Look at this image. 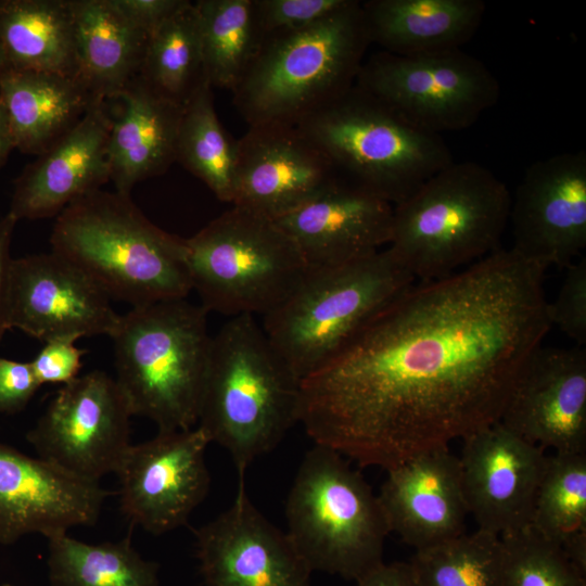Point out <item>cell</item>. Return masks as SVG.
I'll return each mask as SVG.
<instances>
[{"instance_id": "cell-1", "label": "cell", "mask_w": 586, "mask_h": 586, "mask_svg": "<svg viewBox=\"0 0 586 586\" xmlns=\"http://www.w3.org/2000/svg\"><path fill=\"white\" fill-rule=\"evenodd\" d=\"M546 269L498 249L410 284L301 382L308 436L386 471L499 421L552 327Z\"/></svg>"}, {"instance_id": "cell-2", "label": "cell", "mask_w": 586, "mask_h": 586, "mask_svg": "<svg viewBox=\"0 0 586 586\" xmlns=\"http://www.w3.org/2000/svg\"><path fill=\"white\" fill-rule=\"evenodd\" d=\"M301 380L254 316L231 317L212 336L196 426L230 455L239 482L300 422Z\"/></svg>"}, {"instance_id": "cell-3", "label": "cell", "mask_w": 586, "mask_h": 586, "mask_svg": "<svg viewBox=\"0 0 586 586\" xmlns=\"http://www.w3.org/2000/svg\"><path fill=\"white\" fill-rule=\"evenodd\" d=\"M50 243L111 300L132 307L192 291L186 239L149 220L130 194L97 189L81 195L56 216Z\"/></svg>"}, {"instance_id": "cell-4", "label": "cell", "mask_w": 586, "mask_h": 586, "mask_svg": "<svg viewBox=\"0 0 586 586\" xmlns=\"http://www.w3.org/2000/svg\"><path fill=\"white\" fill-rule=\"evenodd\" d=\"M371 44L361 1L306 27L263 37L232 90L233 104L251 126H295L352 88Z\"/></svg>"}, {"instance_id": "cell-5", "label": "cell", "mask_w": 586, "mask_h": 586, "mask_svg": "<svg viewBox=\"0 0 586 586\" xmlns=\"http://www.w3.org/2000/svg\"><path fill=\"white\" fill-rule=\"evenodd\" d=\"M511 196L485 166L454 161L393 206L386 249L415 282L451 275L500 249Z\"/></svg>"}, {"instance_id": "cell-6", "label": "cell", "mask_w": 586, "mask_h": 586, "mask_svg": "<svg viewBox=\"0 0 586 586\" xmlns=\"http://www.w3.org/2000/svg\"><path fill=\"white\" fill-rule=\"evenodd\" d=\"M207 311L176 298L132 307L111 335L116 382L133 416L158 431L198 423L212 335Z\"/></svg>"}, {"instance_id": "cell-7", "label": "cell", "mask_w": 586, "mask_h": 586, "mask_svg": "<svg viewBox=\"0 0 586 586\" xmlns=\"http://www.w3.org/2000/svg\"><path fill=\"white\" fill-rule=\"evenodd\" d=\"M295 126L344 180L393 206L454 162L442 136L415 127L357 85Z\"/></svg>"}, {"instance_id": "cell-8", "label": "cell", "mask_w": 586, "mask_h": 586, "mask_svg": "<svg viewBox=\"0 0 586 586\" xmlns=\"http://www.w3.org/2000/svg\"><path fill=\"white\" fill-rule=\"evenodd\" d=\"M285 532L314 571L358 581L383 561L390 534L377 494L341 454L316 445L285 504Z\"/></svg>"}, {"instance_id": "cell-9", "label": "cell", "mask_w": 586, "mask_h": 586, "mask_svg": "<svg viewBox=\"0 0 586 586\" xmlns=\"http://www.w3.org/2000/svg\"><path fill=\"white\" fill-rule=\"evenodd\" d=\"M413 282L387 249L349 263L308 269L288 298L263 316L262 327L302 382Z\"/></svg>"}, {"instance_id": "cell-10", "label": "cell", "mask_w": 586, "mask_h": 586, "mask_svg": "<svg viewBox=\"0 0 586 586\" xmlns=\"http://www.w3.org/2000/svg\"><path fill=\"white\" fill-rule=\"evenodd\" d=\"M186 243L192 290L207 313L265 316L308 270L295 242L273 219L233 205Z\"/></svg>"}, {"instance_id": "cell-11", "label": "cell", "mask_w": 586, "mask_h": 586, "mask_svg": "<svg viewBox=\"0 0 586 586\" xmlns=\"http://www.w3.org/2000/svg\"><path fill=\"white\" fill-rule=\"evenodd\" d=\"M355 85L415 127L440 136L471 127L500 94L492 71L462 49L421 55L381 50L364 61Z\"/></svg>"}, {"instance_id": "cell-12", "label": "cell", "mask_w": 586, "mask_h": 586, "mask_svg": "<svg viewBox=\"0 0 586 586\" xmlns=\"http://www.w3.org/2000/svg\"><path fill=\"white\" fill-rule=\"evenodd\" d=\"M131 416L116 380L94 370L64 384L26 438L38 457L100 482L115 472L131 445Z\"/></svg>"}, {"instance_id": "cell-13", "label": "cell", "mask_w": 586, "mask_h": 586, "mask_svg": "<svg viewBox=\"0 0 586 586\" xmlns=\"http://www.w3.org/2000/svg\"><path fill=\"white\" fill-rule=\"evenodd\" d=\"M208 444L198 426L131 444L114 472L127 519L153 535L186 525L209 489Z\"/></svg>"}, {"instance_id": "cell-14", "label": "cell", "mask_w": 586, "mask_h": 586, "mask_svg": "<svg viewBox=\"0 0 586 586\" xmlns=\"http://www.w3.org/2000/svg\"><path fill=\"white\" fill-rule=\"evenodd\" d=\"M120 315L81 269L50 252L12 258L7 323L46 342L113 334Z\"/></svg>"}, {"instance_id": "cell-15", "label": "cell", "mask_w": 586, "mask_h": 586, "mask_svg": "<svg viewBox=\"0 0 586 586\" xmlns=\"http://www.w3.org/2000/svg\"><path fill=\"white\" fill-rule=\"evenodd\" d=\"M512 249L548 268H566L586 247V153L531 164L511 196Z\"/></svg>"}, {"instance_id": "cell-16", "label": "cell", "mask_w": 586, "mask_h": 586, "mask_svg": "<svg viewBox=\"0 0 586 586\" xmlns=\"http://www.w3.org/2000/svg\"><path fill=\"white\" fill-rule=\"evenodd\" d=\"M194 538L205 586H310L311 570L288 534L253 505L244 481L232 505Z\"/></svg>"}, {"instance_id": "cell-17", "label": "cell", "mask_w": 586, "mask_h": 586, "mask_svg": "<svg viewBox=\"0 0 586 586\" xmlns=\"http://www.w3.org/2000/svg\"><path fill=\"white\" fill-rule=\"evenodd\" d=\"M462 442V487L477 528L501 538L525 530L547 461L545 450L499 421Z\"/></svg>"}, {"instance_id": "cell-18", "label": "cell", "mask_w": 586, "mask_h": 586, "mask_svg": "<svg viewBox=\"0 0 586 586\" xmlns=\"http://www.w3.org/2000/svg\"><path fill=\"white\" fill-rule=\"evenodd\" d=\"M341 179L296 126H251L237 140L232 205L276 220Z\"/></svg>"}, {"instance_id": "cell-19", "label": "cell", "mask_w": 586, "mask_h": 586, "mask_svg": "<svg viewBox=\"0 0 586 586\" xmlns=\"http://www.w3.org/2000/svg\"><path fill=\"white\" fill-rule=\"evenodd\" d=\"M499 422L544 450L586 453L585 348H536Z\"/></svg>"}, {"instance_id": "cell-20", "label": "cell", "mask_w": 586, "mask_h": 586, "mask_svg": "<svg viewBox=\"0 0 586 586\" xmlns=\"http://www.w3.org/2000/svg\"><path fill=\"white\" fill-rule=\"evenodd\" d=\"M110 493L40 457L0 443V544L93 525Z\"/></svg>"}, {"instance_id": "cell-21", "label": "cell", "mask_w": 586, "mask_h": 586, "mask_svg": "<svg viewBox=\"0 0 586 586\" xmlns=\"http://www.w3.org/2000/svg\"><path fill=\"white\" fill-rule=\"evenodd\" d=\"M390 533L422 550L464 534L469 510L459 457L449 447L388 470L377 494Z\"/></svg>"}, {"instance_id": "cell-22", "label": "cell", "mask_w": 586, "mask_h": 586, "mask_svg": "<svg viewBox=\"0 0 586 586\" xmlns=\"http://www.w3.org/2000/svg\"><path fill=\"white\" fill-rule=\"evenodd\" d=\"M275 221L314 269L360 259L388 245L393 205L341 179Z\"/></svg>"}, {"instance_id": "cell-23", "label": "cell", "mask_w": 586, "mask_h": 586, "mask_svg": "<svg viewBox=\"0 0 586 586\" xmlns=\"http://www.w3.org/2000/svg\"><path fill=\"white\" fill-rule=\"evenodd\" d=\"M112 115L95 103L82 119L14 182L9 214L20 219L58 216L81 195L110 181L107 143Z\"/></svg>"}, {"instance_id": "cell-24", "label": "cell", "mask_w": 586, "mask_h": 586, "mask_svg": "<svg viewBox=\"0 0 586 586\" xmlns=\"http://www.w3.org/2000/svg\"><path fill=\"white\" fill-rule=\"evenodd\" d=\"M120 109L107 143L110 180L130 194L140 181L164 174L176 162L183 106L153 91L140 76L117 97Z\"/></svg>"}, {"instance_id": "cell-25", "label": "cell", "mask_w": 586, "mask_h": 586, "mask_svg": "<svg viewBox=\"0 0 586 586\" xmlns=\"http://www.w3.org/2000/svg\"><path fill=\"white\" fill-rule=\"evenodd\" d=\"M361 7L371 43L397 55L462 49L486 11L482 0H369Z\"/></svg>"}, {"instance_id": "cell-26", "label": "cell", "mask_w": 586, "mask_h": 586, "mask_svg": "<svg viewBox=\"0 0 586 586\" xmlns=\"http://www.w3.org/2000/svg\"><path fill=\"white\" fill-rule=\"evenodd\" d=\"M14 149L40 155L99 103L73 76L9 68L0 79Z\"/></svg>"}, {"instance_id": "cell-27", "label": "cell", "mask_w": 586, "mask_h": 586, "mask_svg": "<svg viewBox=\"0 0 586 586\" xmlns=\"http://www.w3.org/2000/svg\"><path fill=\"white\" fill-rule=\"evenodd\" d=\"M77 78L98 102L116 100L140 74L149 35L112 0H71Z\"/></svg>"}, {"instance_id": "cell-28", "label": "cell", "mask_w": 586, "mask_h": 586, "mask_svg": "<svg viewBox=\"0 0 586 586\" xmlns=\"http://www.w3.org/2000/svg\"><path fill=\"white\" fill-rule=\"evenodd\" d=\"M0 43L10 68L77 77L71 0H0Z\"/></svg>"}, {"instance_id": "cell-29", "label": "cell", "mask_w": 586, "mask_h": 586, "mask_svg": "<svg viewBox=\"0 0 586 586\" xmlns=\"http://www.w3.org/2000/svg\"><path fill=\"white\" fill-rule=\"evenodd\" d=\"M527 528L586 572V453L547 456Z\"/></svg>"}, {"instance_id": "cell-30", "label": "cell", "mask_w": 586, "mask_h": 586, "mask_svg": "<svg viewBox=\"0 0 586 586\" xmlns=\"http://www.w3.org/2000/svg\"><path fill=\"white\" fill-rule=\"evenodd\" d=\"M47 539L51 586H160L158 565L145 560L129 537L88 544L62 533Z\"/></svg>"}, {"instance_id": "cell-31", "label": "cell", "mask_w": 586, "mask_h": 586, "mask_svg": "<svg viewBox=\"0 0 586 586\" xmlns=\"http://www.w3.org/2000/svg\"><path fill=\"white\" fill-rule=\"evenodd\" d=\"M139 76L157 94L181 106L207 80L194 2L182 0L149 35Z\"/></svg>"}, {"instance_id": "cell-32", "label": "cell", "mask_w": 586, "mask_h": 586, "mask_svg": "<svg viewBox=\"0 0 586 586\" xmlns=\"http://www.w3.org/2000/svg\"><path fill=\"white\" fill-rule=\"evenodd\" d=\"M194 5L205 77L212 87L232 91L264 37L253 0H199Z\"/></svg>"}, {"instance_id": "cell-33", "label": "cell", "mask_w": 586, "mask_h": 586, "mask_svg": "<svg viewBox=\"0 0 586 586\" xmlns=\"http://www.w3.org/2000/svg\"><path fill=\"white\" fill-rule=\"evenodd\" d=\"M212 89L204 81L183 106L176 162L201 179L218 200L232 204L237 141L218 119Z\"/></svg>"}, {"instance_id": "cell-34", "label": "cell", "mask_w": 586, "mask_h": 586, "mask_svg": "<svg viewBox=\"0 0 586 586\" xmlns=\"http://www.w3.org/2000/svg\"><path fill=\"white\" fill-rule=\"evenodd\" d=\"M409 564L421 586H502L505 547L477 528L417 550Z\"/></svg>"}, {"instance_id": "cell-35", "label": "cell", "mask_w": 586, "mask_h": 586, "mask_svg": "<svg viewBox=\"0 0 586 586\" xmlns=\"http://www.w3.org/2000/svg\"><path fill=\"white\" fill-rule=\"evenodd\" d=\"M502 586H586L585 574L564 550L525 528L501 538Z\"/></svg>"}, {"instance_id": "cell-36", "label": "cell", "mask_w": 586, "mask_h": 586, "mask_svg": "<svg viewBox=\"0 0 586 586\" xmlns=\"http://www.w3.org/2000/svg\"><path fill=\"white\" fill-rule=\"evenodd\" d=\"M552 302L547 303L551 326L556 324L566 336L586 344V257L582 256L569 267Z\"/></svg>"}, {"instance_id": "cell-37", "label": "cell", "mask_w": 586, "mask_h": 586, "mask_svg": "<svg viewBox=\"0 0 586 586\" xmlns=\"http://www.w3.org/2000/svg\"><path fill=\"white\" fill-rule=\"evenodd\" d=\"M348 0H253L263 35L306 27L344 7Z\"/></svg>"}, {"instance_id": "cell-38", "label": "cell", "mask_w": 586, "mask_h": 586, "mask_svg": "<svg viewBox=\"0 0 586 586\" xmlns=\"http://www.w3.org/2000/svg\"><path fill=\"white\" fill-rule=\"evenodd\" d=\"M72 339H58L46 342L38 355L29 361L40 383L66 384L78 377L81 358L86 351L74 345Z\"/></svg>"}, {"instance_id": "cell-39", "label": "cell", "mask_w": 586, "mask_h": 586, "mask_svg": "<svg viewBox=\"0 0 586 586\" xmlns=\"http://www.w3.org/2000/svg\"><path fill=\"white\" fill-rule=\"evenodd\" d=\"M40 386L30 362L0 357V412L23 410Z\"/></svg>"}, {"instance_id": "cell-40", "label": "cell", "mask_w": 586, "mask_h": 586, "mask_svg": "<svg viewBox=\"0 0 586 586\" xmlns=\"http://www.w3.org/2000/svg\"><path fill=\"white\" fill-rule=\"evenodd\" d=\"M115 7L136 26L150 35L167 18L182 0H112Z\"/></svg>"}, {"instance_id": "cell-41", "label": "cell", "mask_w": 586, "mask_h": 586, "mask_svg": "<svg viewBox=\"0 0 586 586\" xmlns=\"http://www.w3.org/2000/svg\"><path fill=\"white\" fill-rule=\"evenodd\" d=\"M17 220L9 213L0 219V341L8 330L7 306L9 277L12 258L10 243Z\"/></svg>"}, {"instance_id": "cell-42", "label": "cell", "mask_w": 586, "mask_h": 586, "mask_svg": "<svg viewBox=\"0 0 586 586\" xmlns=\"http://www.w3.org/2000/svg\"><path fill=\"white\" fill-rule=\"evenodd\" d=\"M356 586H421L409 562H382L356 581Z\"/></svg>"}, {"instance_id": "cell-43", "label": "cell", "mask_w": 586, "mask_h": 586, "mask_svg": "<svg viewBox=\"0 0 586 586\" xmlns=\"http://www.w3.org/2000/svg\"><path fill=\"white\" fill-rule=\"evenodd\" d=\"M14 149L5 111L0 101V168Z\"/></svg>"}, {"instance_id": "cell-44", "label": "cell", "mask_w": 586, "mask_h": 586, "mask_svg": "<svg viewBox=\"0 0 586 586\" xmlns=\"http://www.w3.org/2000/svg\"><path fill=\"white\" fill-rule=\"evenodd\" d=\"M10 68L9 61L7 59V55L4 53V50L0 43V79L5 74V72Z\"/></svg>"}, {"instance_id": "cell-45", "label": "cell", "mask_w": 586, "mask_h": 586, "mask_svg": "<svg viewBox=\"0 0 586 586\" xmlns=\"http://www.w3.org/2000/svg\"><path fill=\"white\" fill-rule=\"evenodd\" d=\"M0 586H11V585H9V584H2V585H0Z\"/></svg>"}]
</instances>
